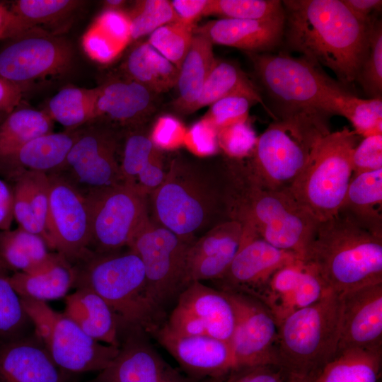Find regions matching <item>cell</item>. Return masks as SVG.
<instances>
[{
	"mask_svg": "<svg viewBox=\"0 0 382 382\" xmlns=\"http://www.w3.org/2000/svg\"><path fill=\"white\" fill-rule=\"evenodd\" d=\"M74 279L73 265L63 257L42 272H13L8 275L10 284L21 298L45 302L65 296L73 287Z\"/></svg>",
	"mask_w": 382,
	"mask_h": 382,
	"instance_id": "e575fe53",
	"label": "cell"
},
{
	"mask_svg": "<svg viewBox=\"0 0 382 382\" xmlns=\"http://www.w3.org/2000/svg\"><path fill=\"white\" fill-rule=\"evenodd\" d=\"M369 98L382 95V23L374 16L369 23V49L356 77Z\"/></svg>",
	"mask_w": 382,
	"mask_h": 382,
	"instance_id": "b9f144b4",
	"label": "cell"
},
{
	"mask_svg": "<svg viewBox=\"0 0 382 382\" xmlns=\"http://www.w3.org/2000/svg\"><path fill=\"white\" fill-rule=\"evenodd\" d=\"M154 93L131 80H117L99 87L97 117L105 115L122 124L140 122L154 107Z\"/></svg>",
	"mask_w": 382,
	"mask_h": 382,
	"instance_id": "83f0119b",
	"label": "cell"
},
{
	"mask_svg": "<svg viewBox=\"0 0 382 382\" xmlns=\"http://www.w3.org/2000/svg\"><path fill=\"white\" fill-rule=\"evenodd\" d=\"M153 336L192 376L213 378L236 368L228 342L207 335H180L165 323Z\"/></svg>",
	"mask_w": 382,
	"mask_h": 382,
	"instance_id": "ffe728a7",
	"label": "cell"
},
{
	"mask_svg": "<svg viewBox=\"0 0 382 382\" xmlns=\"http://www.w3.org/2000/svg\"><path fill=\"white\" fill-rule=\"evenodd\" d=\"M208 0H173L171 6L178 21L195 25V21L203 14Z\"/></svg>",
	"mask_w": 382,
	"mask_h": 382,
	"instance_id": "9f6ffc18",
	"label": "cell"
},
{
	"mask_svg": "<svg viewBox=\"0 0 382 382\" xmlns=\"http://www.w3.org/2000/svg\"><path fill=\"white\" fill-rule=\"evenodd\" d=\"M301 262L338 294L382 283V231L340 209L318 221Z\"/></svg>",
	"mask_w": 382,
	"mask_h": 382,
	"instance_id": "3957f363",
	"label": "cell"
},
{
	"mask_svg": "<svg viewBox=\"0 0 382 382\" xmlns=\"http://www.w3.org/2000/svg\"><path fill=\"white\" fill-rule=\"evenodd\" d=\"M13 173V175L18 176L25 186L28 202L39 228L40 235L49 247L47 234V223L50 204V180L48 174L25 170H16Z\"/></svg>",
	"mask_w": 382,
	"mask_h": 382,
	"instance_id": "7dc6e473",
	"label": "cell"
},
{
	"mask_svg": "<svg viewBox=\"0 0 382 382\" xmlns=\"http://www.w3.org/2000/svg\"><path fill=\"white\" fill-rule=\"evenodd\" d=\"M13 219V188L0 179V231L11 229Z\"/></svg>",
	"mask_w": 382,
	"mask_h": 382,
	"instance_id": "6f0895ef",
	"label": "cell"
},
{
	"mask_svg": "<svg viewBox=\"0 0 382 382\" xmlns=\"http://www.w3.org/2000/svg\"><path fill=\"white\" fill-rule=\"evenodd\" d=\"M340 209L382 231V168L352 175Z\"/></svg>",
	"mask_w": 382,
	"mask_h": 382,
	"instance_id": "d590c367",
	"label": "cell"
},
{
	"mask_svg": "<svg viewBox=\"0 0 382 382\" xmlns=\"http://www.w3.org/2000/svg\"><path fill=\"white\" fill-rule=\"evenodd\" d=\"M79 132H50L29 141L4 161L16 164V170L52 173L64 163Z\"/></svg>",
	"mask_w": 382,
	"mask_h": 382,
	"instance_id": "1f68e13d",
	"label": "cell"
},
{
	"mask_svg": "<svg viewBox=\"0 0 382 382\" xmlns=\"http://www.w3.org/2000/svg\"><path fill=\"white\" fill-rule=\"evenodd\" d=\"M288 47L322 68L343 86L355 81L369 49V23L359 21L342 0L282 1Z\"/></svg>",
	"mask_w": 382,
	"mask_h": 382,
	"instance_id": "7a4b0ae2",
	"label": "cell"
},
{
	"mask_svg": "<svg viewBox=\"0 0 382 382\" xmlns=\"http://www.w3.org/2000/svg\"><path fill=\"white\" fill-rule=\"evenodd\" d=\"M219 290L230 301L234 311L235 326L230 345L236 368L277 366L278 324L270 311L251 296L228 289Z\"/></svg>",
	"mask_w": 382,
	"mask_h": 382,
	"instance_id": "9a60e30c",
	"label": "cell"
},
{
	"mask_svg": "<svg viewBox=\"0 0 382 382\" xmlns=\"http://www.w3.org/2000/svg\"><path fill=\"white\" fill-rule=\"evenodd\" d=\"M283 13L282 1L279 0H208L202 16L264 19Z\"/></svg>",
	"mask_w": 382,
	"mask_h": 382,
	"instance_id": "60d3db41",
	"label": "cell"
},
{
	"mask_svg": "<svg viewBox=\"0 0 382 382\" xmlns=\"http://www.w3.org/2000/svg\"><path fill=\"white\" fill-rule=\"evenodd\" d=\"M359 137L347 127L321 137L288 191L318 221L335 215L343 203L353 175L352 154Z\"/></svg>",
	"mask_w": 382,
	"mask_h": 382,
	"instance_id": "ba28073f",
	"label": "cell"
},
{
	"mask_svg": "<svg viewBox=\"0 0 382 382\" xmlns=\"http://www.w3.org/2000/svg\"><path fill=\"white\" fill-rule=\"evenodd\" d=\"M340 295V325L337 353L352 348L381 349L382 283Z\"/></svg>",
	"mask_w": 382,
	"mask_h": 382,
	"instance_id": "d6986e66",
	"label": "cell"
},
{
	"mask_svg": "<svg viewBox=\"0 0 382 382\" xmlns=\"http://www.w3.org/2000/svg\"><path fill=\"white\" fill-rule=\"evenodd\" d=\"M313 376L288 375L285 382H312Z\"/></svg>",
	"mask_w": 382,
	"mask_h": 382,
	"instance_id": "6125c7cd",
	"label": "cell"
},
{
	"mask_svg": "<svg viewBox=\"0 0 382 382\" xmlns=\"http://www.w3.org/2000/svg\"><path fill=\"white\" fill-rule=\"evenodd\" d=\"M230 179V219L250 228L279 249L301 261L318 221L289 192L262 184L245 159L227 157Z\"/></svg>",
	"mask_w": 382,
	"mask_h": 382,
	"instance_id": "277c9868",
	"label": "cell"
},
{
	"mask_svg": "<svg viewBox=\"0 0 382 382\" xmlns=\"http://www.w3.org/2000/svg\"><path fill=\"white\" fill-rule=\"evenodd\" d=\"M227 159L173 158L162 184L148 197L150 217L192 243L230 219Z\"/></svg>",
	"mask_w": 382,
	"mask_h": 382,
	"instance_id": "6da1fadb",
	"label": "cell"
},
{
	"mask_svg": "<svg viewBox=\"0 0 382 382\" xmlns=\"http://www.w3.org/2000/svg\"><path fill=\"white\" fill-rule=\"evenodd\" d=\"M99 87H66L53 96L48 103L47 114L52 120L72 130L97 117L96 102Z\"/></svg>",
	"mask_w": 382,
	"mask_h": 382,
	"instance_id": "74e56055",
	"label": "cell"
},
{
	"mask_svg": "<svg viewBox=\"0 0 382 382\" xmlns=\"http://www.w3.org/2000/svg\"><path fill=\"white\" fill-rule=\"evenodd\" d=\"M128 16L133 40L151 34L166 24L178 21L170 1L167 0L138 1Z\"/></svg>",
	"mask_w": 382,
	"mask_h": 382,
	"instance_id": "bcb514c9",
	"label": "cell"
},
{
	"mask_svg": "<svg viewBox=\"0 0 382 382\" xmlns=\"http://www.w3.org/2000/svg\"><path fill=\"white\" fill-rule=\"evenodd\" d=\"M219 147L228 158L244 159L252 154L257 137L248 120L218 129Z\"/></svg>",
	"mask_w": 382,
	"mask_h": 382,
	"instance_id": "c3c4849f",
	"label": "cell"
},
{
	"mask_svg": "<svg viewBox=\"0 0 382 382\" xmlns=\"http://www.w3.org/2000/svg\"><path fill=\"white\" fill-rule=\"evenodd\" d=\"M243 227L236 255L222 277L214 282L217 289L255 297L279 270L299 259L294 253L276 248L250 228Z\"/></svg>",
	"mask_w": 382,
	"mask_h": 382,
	"instance_id": "ac0fdd59",
	"label": "cell"
},
{
	"mask_svg": "<svg viewBox=\"0 0 382 382\" xmlns=\"http://www.w3.org/2000/svg\"><path fill=\"white\" fill-rule=\"evenodd\" d=\"M90 209L89 250L95 253L117 251L127 246L149 216L148 197L122 183L86 194Z\"/></svg>",
	"mask_w": 382,
	"mask_h": 382,
	"instance_id": "7c38bea8",
	"label": "cell"
},
{
	"mask_svg": "<svg viewBox=\"0 0 382 382\" xmlns=\"http://www.w3.org/2000/svg\"><path fill=\"white\" fill-rule=\"evenodd\" d=\"M21 98V88L0 76V113L7 115L15 110Z\"/></svg>",
	"mask_w": 382,
	"mask_h": 382,
	"instance_id": "680465c9",
	"label": "cell"
},
{
	"mask_svg": "<svg viewBox=\"0 0 382 382\" xmlns=\"http://www.w3.org/2000/svg\"><path fill=\"white\" fill-rule=\"evenodd\" d=\"M33 326L21 299L8 279L0 272V339H11L25 335Z\"/></svg>",
	"mask_w": 382,
	"mask_h": 382,
	"instance_id": "ee69618b",
	"label": "cell"
},
{
	"mask_svg": "<svg viewBox=\"0 0 382 382\" xmlns=\"http://www.w3.org/2000/svg\"><path fill=\"white\" fill-rule=\"evenodd\" d=\"M13 176L14 179L13 186L12 187L13 193V218L18 223V227L41 236L28 202L25 186L18 176Z\"/></svg>",
	"mask_w": 382,
	"mask_h": 382,
	"instance_id": "11a10c76",
	"label": "cell"
},
{
	"mask_svg": "<svg viewBox=\"0 0 382 382\" xmlns=\"http://www.w3.org/2000/svg\"><path fill=\"white\" fill-rule=\"evenodd\" d=\"M187 129L175 117L166 115L154 123L149 137L161 151H173L184 145Z\"/></svg>",
	"mask_w": 382,
	"mask_h": 382,
	"instance_id": "816d5d0a",
	"label": "cell"
},
{
	"mask_svg": "<svg viewBox=\"0 0 382 382\" xmlns=\"http://www.w3.org/2000/svg\"><path fill=\"white\" fill-rule=\"evenodd\" d=\"M81 3L73 0H18L10 9L17 33L40 24H48L76 9Z\"/></svg>",
	"mask_w": 382,
	"mask_h": 382,
	"instance_id": "f35d334b",
	"label": "cell"
},
{
	"mask_svg": "<svg viewBox=\"0 0 382 382\" xmlns=\"http://www.w3.org/2000/svg\"><path fill=\"white\" fill-rule=\"evenodd\" d=\"M330 131L294 120H274L245 158L257 180L268 188L288 192L304 168L317 141Z\"/></svg>",
	"mask_w": 382,
	"mask_h": 382,
	"instance_id": "9c48e42d",
	"label": "cell"
},
{
	"mask_svg": "<svg viewBox=\"0 0 382 382\" xmlns=\"http://www.w3.org/2000/svg\"><path fill=\"white\" fill-rule=\"evenodd\" d=\"M288 375L274 365L236 368L227 374L210 378L209 382H285Z\"/></svg>",
	"mask_w": 382,
	"mask_h": 382,
	"instance_id": "f5cc1de1",
	"label": "cell"
},
{
	"mask_svg": "<svg viewBox=\"0 0 382 382\" xmlns=\"http://www.w3.org/2000/svg\"><path fill=\"white\" fill-rule=\"evenodd\" d=\"M217 133L218 129L202 117L187 129L184 145L197 157L212 156L219 149Z\"/></svg>",
	"mask_w": 382,
	"mask_h": 382,
	"instance_id": "f907efd6",
	"label": "cell"
},
{
	"mask_svg": "<svg viewBox=\"0 0 382 382\" xmlns=\"http://www.w3.org/2000/svg\"><path fill=\"white\" fill-rule=\"evenodd\" d=\"M340 115L347 118L363 138L382 134L381 98L362 99L352 94L345 100Z\"/></svg>",
	"mask_w": 382,
	"mask_h": 382,
	"instance_id": "f6af8a7d",
	"label": "cell"
},
{
	"mask_svg": "<svg viewBox=\"0 0 382 382\" xmlns=\"http://www.w3.org/2000/svg\"><path fill=\"white\" fill-rule=\"evenodd\" d=\"M213 44L204 35L194 33L188 52L179 69L176 83L178 95L174 108L190 113L214 66Z\"/></svg>",
	"mask_w": 382,
	"mask_h": 382,
	"instance_id": "f1b7e54d",
	"label": "cell"
},
{
	"mask_svg": "<svg viewBox=\"0 0 382 382\" xmlns=\"http://www.w3.org/2000/svg\"><path fill=\"white\" fill-rule=\"evenodd\" d=\"M165 324L180 335H207L230 343L235 315L221 290L194 282L180 291Z\"/></svg>",
	"mask_w": 382,
	"mask_h": 382,
	"instance_id": "2e32d148",
	"label": "cell"
},
{
	"mask_svg": "<svg viewBox=\"0 0 382 382\" xmlns=\"http://www.w3.org/2000/svg\"><path fill=\"white\" fill-rule=\"evenodd\" d=\"M329 290L319 277L298 260L279 270L255 299L277 324L293 312L322 299Z\"/></svg>",
	"mask_w": 382,
	"mask_h": 382,
	"instance_id": "7402d4cb",
	"label": "cell"
},
{
	"mask_svg": "<svg viewBox=\"0 0 382 382\" xmlns=\"http://www.w3.org/2000/svg\"><path fill=\"white\" fill-rule=\"evenodd\" d=\"M340 308V294L330 291L283 319L278 325L277 366L287 375L314 377L336 355Z\"/></svg>",
	"mask_w": 382,
	"mask_h": 382,
	"instance_id": "52a82bcc",
	"label": "cell"
},
{
	"mask_svg": "<svg viewBox=\"0 0 382 382\" xmlns=\"http://www.w3.org/2000/svg\"><path fill=\"white\" fill-rule=\"evenodd\" d=\"M62 257L50 252L38 234L20 227L0 231V261L6 270L35 274L42 272Z\"/></svg>",
	"mask_w": 382,
	"mask_h": 382,
	"instance_id": "4316f807",
	"label": "cell"
},
{
	"mask_svg": "<svg viewBox=\"0 0 382 382\" xmlns=\"http://www.w3.org/2000/svg\"><path fill=\"white\" fill-rule=\"evenodd\" d=\"M0 272L6 273V270L4 269V267H3V265H2L1 262V261H0Z\"/></svg>",
	"mask_w": 382,
	"mask_h": 382,
	"instance_id": "e7e4bbea",
	"label": "cell"
},
{
	"mask_svg": "<svg viewBox=\"0 0 382 382\" xmlns=\"http://www.w3.org/2000/svg\"><path fill=\"white\" fill-rule=\"evenodd\" d=\"M0 44V76L21 86L59 74L73 59L71 45L40 27L25 29Z\"/></svg>",
	"mask_w": 382,
	"mask_h": 382,
	"instance_id": "4fadbf2b",
	"label": "cell"
},
{
	"mask_svg": "<svg viewBox=\"0 0 382 382\" xmlns=\"http://www.w3.org/2000/svg\"><path fill=\"white\" fill-rule=\"evenodd\" d=\"M353 175L382 168V134L364 137L352 154Z\"/></svg>",
	"mask_w": 382,
	"mask_h": 382,
	"instance_id": "db71d44e",
	"label": "cell"
},
{
	"mask_svg": "<svg viewBox=\"0 0 382 382\" xmlns=\"http://www.w3.org/2000/svg\"><path fill=\"white\" fill-rule=\"evenodd\" d=\"M124 3L125 1L122 0H110L105 1V4L107 5V8L111 9H120Z\"/></svg>",
	"mask_w": 382,
	"mask_h": 382,
	"instance_id": "be15d7a7",
	"label": "cell"
},
{
	"mask_svg": "<svg viewBox=\"0 0 382 382\" xmlns=\"http://www.w3.org/2000/svg\"><path fill=\"white\" fill-rule=\"evenodd\" d=\"M21 299L33 332L54 363L64 371L69 374L100 372L117 357L120 347L93 340L72 320L54 311L46 302Z\"/></svg>",
	"mask_w": 382,
	"mask_h": 382,
	"instance_id": "30bf717a",
	"label": "cell"
},
{
	"mask_svg": "<svg viewBox=\"0 0 382 382\" xmlns=\"http://www.w3.org/2000/svg\"><path fill=\"white\" fill-rule=\"evenodd\" d=\"M50 204L47 223L49 248L74 265L86 258L91 239L87 197L59 173L48 174Z\"/></svg>",
	"mask_w": 382,
	"mask_h": 382,
	"instance_id": "5bb4252c",
	"label": "cell"
},
{
	"mask_svg": "<svg viewBox=\"0 0 382 382\" xmlns=\"http://www.w3.org/2000/svg\"><path fill=\"white\" fill-rule=\"evenodd\" d=\"M14 33V18L10 7L0 3V42L13 36Z\"/></svg>",
	"mask_w": 382,
	"mask_h": 382,
	"instance_id": "94428289",
	"label": "cell"
},
{
	"mask_svg": "<svg viewBox=\"0 0 382 382\" xmlns=\"http://www.w3.org/2000/svg\"><path fill=\"white\" fill-rule=\"evenodd\" d=\"M149 336L141 330L125 332L117 357L91 382H163L174 368L157 352Z\"/></svg>",
	"mask_w": 382,
	"mask_h": 382,
	"instance_id": "cb8c5ba5",
	"label": "cell"
},
{
	"mask_svg": "<svg viewBox=\"0 0 382 382\" xmlns=\"http://www.w3.org/2000/svg\"><path fill=\"white\" fill-rule=\"evenodd\" d=\"M257 76L274 105L277 120H297L329 129L352 93L322 68L286 53H248Z\"/></svg>",
	"mask_w": 382,
	"mask_h": 382,
	"instance_id": "5b68a950",
	"label": "cell"
},
{
	"mask_svg": "<svg viewBox=\"0 0 382 382\" xmlns=\"http://www.w3.org/2000/svg\"><path fill=\"white\" fill-rule=\"evenodd\" d=\"M253 101L244 96H233L221 98L209 106L203 117L217 129L248 120Z\"/></svg>",
	"mask_w": 382,
	"mask_h": 382,
	"instance_id": "681fc988",
	"label": "cell"
},
{
	"mask_svg": "<svg viewBox=\"0 0 382 382\" xmlns=\"http://www.w3.org/2000/svg\"><path fill=\"white\" fill-rule=\"evenodd\" d=\"M382 349L341 351L315 376L312 382H378Z\"/></svg>",
	"mask_w": 382,
	"mask_h": 382,
	"instance_id": "836d02e7",
	"label": "cell"
},
{
	"mask_svg": "<svg viewBox=\"0 0 382 382\" xmlns=\"http://www.w3.org/2000/svg\"><path fill=\"white\" fill-rule=\"evenodd\" d=\"M352 13L361 22L368 24L375 13L381 11V0H342Z\"/></svg>",
	"mask_w": 382,
	"mask_h": 382,
	"instance_id": "91938a15",
	"label": "cell"
},
{
	"mask_svg": "<svg viewBox=\"0 0 382 382\" xmlns=\"http://www.w3.org/2000/svg\"><path fill=\"white\" fill-rule=\"evenodd\" d=\"M195 27L178 21L170 23L151 33L147 42L179 69L190 48Z\"/></svg>",
	"mask_w": 382,
	"mask_h": 382,
	"instance_id": "7bdbcfd3",
	"label": "cell"
},
{
	"mask_svg": "<svg viewBox=\"0 0 382 382\" xmlns=\"http://www.w3.org/2000/svg\"><path fill=\"white\" fill-rule=\"evenodd\" d=\"M63 313L93 340L120 346L123 332L119 320L108 304L93 291L79 288L66 296Z\"/></svg>",
	"mask_w": 382,
	"mask_h": 382,
	"instance_id": "484cf974",
	"label": "cell"
},
{
	"mask_svg": "<svg viewBox=\"0 0 382 382\" xmlns=\"http://www.w3.org/2000/svg\"><path fill=\"white\" fill-rule=\"evenodd\" d=\"M124 69L129 79L154 93H165L175 87L179 69L148 42L137 45L128 54Z\"/></svg>",
	"mask_w": 382,
	"mask_h": 382,
	"instance_id": "d6a6232c",
	"label": "cell"
},
{
	"mask_svg": "<svg viewBox=\"0 0 382 382\" xmlns=\"http://www.w3.org/2000/svg\"><path fill=\"white\" fill-rule=\"evenodd\" d=\"M47 112L31 108L15 109L0 123V161L14 155L24 145L52 132Z\"/></svg>",
	"mask_w": 382,
	"mask_h": 382,
	"instance_id": "8d00e7d4",
	"label": "cell"
},
{
	"mask_svg": "<svg viewBox=\"0 0 382 382\" xmlns=\"http://www.w3.org/2000/svg\"><path fill=\"white\" fill-rule=\"evenodd\" d=\"M233 96H244L255 103H260L275 120L272 112L264 103L258 88L240 66L232 62L216 59L190 113Z\"/></svg>",
	"mask_w": 382,
	"mask_h": 382,
	"instance_id": "f546056e",
	"label": "cell"
},
{
	"mask_svg": "<svg viewBox=\"0 0 382 382\" xmlns=\"http://www.w3.org/2000/svg\"><path fill=\"white\" fill-rule=\"evenodd\" d=\"M285 14L264 19L219 18L195 27L212 43L259 53L271 51L284 39Z\"/></svg>",
	"mask_w": 382,
	"mask_h": 382,
	"instance_id": "d4e9b609",
	"label": "cell"
},
{
	"mask_svg": "<svg viewBox=\"0 0 382 382\" xmlns=\"http://www.w3.org/2000/svg\"><path fill=\"white\" fill-rule=\"evenodd\" d=\"M243 233L241 223L227 220L193 241L187 254L185 286L194 282L221 279L240 248Z\"/></svg>",
	"mask_w": 382,
	"mask_h": 382,
	"instance_id": "44dd1931",
	"label": "cell"
},
{
	"mask_svg": "<svg viewBox=\"0 0 382 382\" xmlns=\"http://www.w3.org/2000/svg\"><path fill=\"white\" fill-rule=\"evenodd\" d=\"M1 115V114L0 113V115Z\"/></svg>",
	"mask_w": 382,
	"mask_h": 382,
	"instance_id": "03108f58",
	"label": "cell"
},
{
	"mask_svg": "<svg viewBox=\"0 0 382 382\" xmlns=\"http://www.w3.org/2000/svg\"><path fill=\"white\" fill-rule=\"evenodd\" d=\"M161 157V151L154 146L149 135L140 132L131 133L126 138L120 162L122 182L135 187L139 175Z\"/></svg>",
	"mask_w": 382,
	"mask_h": 382,
	"instance_id": "ab89813d",
	"label": "cell"
},
{
	"mask_svg": "<svg viewBox=\"0 0 382 382\" xmlns=\"http://www.w3.org/2000/svg\"><path fill=\"white\" fill-rule=\"evenodd\" d=\"M73 267V287L89 289L102 297L117 318L123 334L141 330L153 335L166 322V311L151 294L144 265L129 248L92 252Z\"/></svg>",
	"mask_w": 382,
	"mask_h": 382,
	"instance_id": "8992f818",
	"label": "cell"
},
{
	"mask_svg": "<svg viewBox=\"0 0 382 382\" xmlns=\"http://www.w3.org/2000/svg\"><path fill=\"white\" fill-rule=\"evenodd\" d=\"M112 132L91 129L79 132L59 173L84 194L123 183Z\"/></svg>",
	"mask_w": 382,
	"mask_h": 382,
	"instance_id": "e0dca14e",
	"label": "cell"
},
{
	"mask_svg": "<svg viewBox=\"0 0 382 382\" xmlns=\"http://www.w3.org/2000/svg\"><path fill=\"white\" fill-rule=\"evenodd\" d=\"M191 243L149 215L127 244V248L140 258L149 290L166 311L185 287L187 254Z\"/></svg>",
	"mask_w": 382,
	"mask_h": 382,
	"instance_id": "8fae6325",
	"label": "cell"
},
{
	"mask_svg": "<svg viewBox=\"0 0 382 382\" xmlns=\"http://www.w3.org/2000/svg\"><path fill=\"white\" fill-rule=\"evenodd\" d=\"M69 378L34 332L0 339V382H69Z\"/></svg>",
	"mask_w": 382,
	"mask_h": 382,
	"instance_id": "603a6c76",
	"label": "cell"
},
{
	"mask_svg": "<svg viewBox=\"0 0 382 382\" xmlns=\"http://www.w3.org/2000/svg\"><path fill=\"white\" fill-rule=\"evenodd\" d=\"M131 39L128 14L120 9L106 8L83 36V46L93 59L108 63L123 51Z\"/></svg>",
	"mask_w": 382,
	"mask_h": 382,
	"instance_id": "4dcf8cb0",
	"label": "cell"
}]
</instances>
